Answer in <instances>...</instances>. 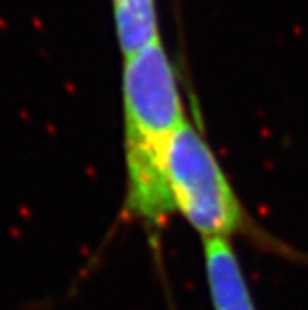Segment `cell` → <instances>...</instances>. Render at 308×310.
<instances>
[{
  "label": "cell",
  "mask_w": 308,
  "mask_h": 310,
  "mask_svg": "<svg viewBox=\"0 0 308 310\" xmlns=\"http://www.w3.org/2000/svg\"><path fill=\"white\" fill-rule=\"evenodd\" d=\"M123 158H125V218L136 221L154 251L175 216L167 152L188 110L180 76L160 39L123 58Z\"/></svg>",
  "instance_id": "obj_1"
},
{
  "label": "cell",
  "mask_w": 308,
  "mask_h": 310,
  "mask_svg": "<svg viewBox=\"0 0 308 310\" xmlns=\"http://www.w3.org/2000/svg\"><path fill=\"white\" fill-rule=\"evenodd\" d=\"M167 182L175 214L200 240L243 238L258 249L308 266V254L279 240L252 218L206 139L199 117L184 121L167 152Z\"/></svg>",
  "instance_id": "obj_2"
},
{
  "label": "cell",
  "mask_w": 308,
  "mask_h": 310,
  "mask_svg": "<svg viewBox=\"0 0 308 310\" xmlns=\"http://www.w3.org/2000/svg\"><path fill=\"white\" fill-rule=\"evenodd\" d=\"M202 268L212 310H258L232 241H202Z\"/></svg>",
  "instance_id": "obj_3"
},
{
  "label": "cell",
  "mask_w": 308,
  "mask_h": 310,
  "mask_svg": "<svg viewBox=\"0 0 308 310\" xmlns=\"http://www.w3.org/2000/svg\"><path fill=\"white\" fill-rule=\"evenodd\" d=\"M115 39L123 58L160 39L156 0H110Z\"/></svg>",
  "instance_id": "obj_4"
}]
</instances>
